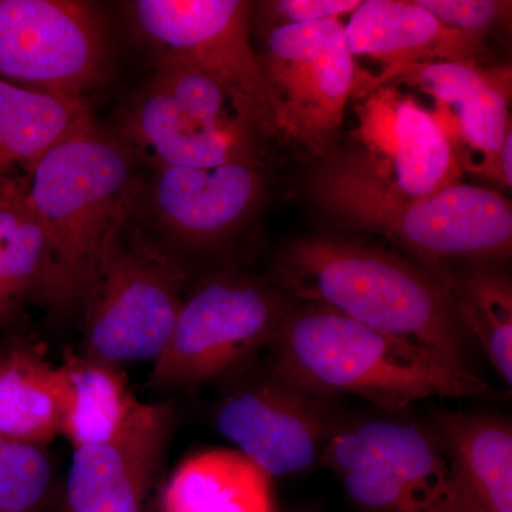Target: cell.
Returning <instances> with one entry per match:
<instances>
[{"instance_id":"obj_1","label":"cell","mask_w":512,"mask_h":512,"mask_svg":"<svg viewBox=\"0 0 512 512\" xmlns=\"http://www.w3.org/2000/svg\"><path fill=\"white\" fill-rule=\"evenodd\" d=\"M272 345V375L320 397L352 394L389 412L433 397H498L467 365L312 303L289 309Z\"/></svg>"},{"instance_id":"obj_2","label":"cell","mask_w":512,"mask_h":512,"mask_svg":"<svg viewBox=\"0 0 512 512\" xmlns=\"http://www.w3.org/2000/svg\"><path fill=\"white\" fill-rule=\"evenodd\" d=\"M137 161L119 137L94 121L40 158L26 190L47 241L43 303L79 308L101 255L136 212Z\"/></svg>"},{"instance_id":"obj_3","label":"cell","mask_w":512,"mask_h":512,"mask_svg":"<svg viewBox=\"0 0 512 512\" xmlns=\"http://www.w3.org/2000/svg\"><path fill=\"white\" fill-rule=\"evenodd\" d=\"M279 282L296 298L467 365V335L431 269L359 242L309 237L278 256Z\"/></svg>"},{"instance_id":"obj_4","label":"cell","mask_w":512,"mask_h":512,"mask_svg":"<svg viewBox=\"0 0 512 512\" xmlns=\"http://www.w3.org/2000/svg\"><path fill=\"white\" fill-rule=\"evenodd\" d=\"M308 192L333 220L394 239L431 266L511 255V202L488 188L460 183L426 198L402 197L348 151L322 158Z\"/></svg>"},{"instance_id":"obj_5","label":"cell","mask_w":512,"mask_h":512,"mask_svg":"<svg viewBox=\"0 0 512 512\" xmlns=\"http://www.w3.org/2000/svg\"><path fill=\"white\" fill-rule=\"evenodd\" d=\"M114 134L153 170L259 161L261 136L231 97L175 53L157 55L153 76L128 101Z\"/></svg>"},{"instance_id":"obj_6","label":"cell","mask_w":512,"mask_h":512,"mask_svg":"<svg viewBox=\"0 0 512 512\" xmlns=\"http://www.w3.org/2000/svg\"><path fill=\"white\" fill-rule=\"evenodd\" d=\"M184 274L128 224L101 255L80 303L84 355L121 366L156 360L170 343Z\"/></svg>"},{"instance_id":"obj_7","label":"cell","mask_w":512,"mask_h":512,"mask_svg":"<svg viewBox=\"0 0 512 512\" xmlns=\"http://www.w3.org/2000/svg\"><path fill=\"white\" fill-rule=\"evenodd\" d=\"M258 55L278 134L313 157L328 156L360 82L342 22L271 28Z\"/></svg>"},{"instance_id":"obj_8","label":"cell","mask_w":512,"mask_h":512,"mask_svg":"<svg viewBox=\"0 0 512 512\" xmlns=\"http://www.w3.org/2000/svg\"><path fill=\"white\" fill-rule=\"evenodd\" d=\"M128 18L138 39L175 53L220 84L261 137L278 134L261 60L251 42V10L241 0H136Z\"/></svg>"},{"instance_id":"obj_9","label":"cell","mask_w":512,"mask_h":512,"mask_svg":"<svg viewBox=\"0 0 512 512\" xmlns=\"http://www.w3.org/2000/svg\"><path fill=\"white\" fill-rule=\"evenodd\" d=\"M281 293L258 282L220 276L183 301L170 343L154 360L156 389L225 375L272 343L289 311Z\"/></svg>"},{"instance_id":"obj_10","label":"cell","mask_w":512,"mask_h":512,"mask_svg":"<svg viewBox=\"0 0 512 512\" xmlns=\"http://www.w3.org/2000/svg\"><path fill=\"white\" fill-rule=\"evenodd\" d=\"M113 55L106 22L93 3L0 0V80L86 97L107 82Z\"/></svg>"},{"instance_id":"obj_11","label":"cell","mask_w":512,"mask_h":512,"mask_svg":"<svg viewBox=\"0 0 512 512\" xmlns=\"http://www.w3.org/2000/svg\"><path fill=\"white\" fill-rule=\"evenodd\" d=\"M265 194L259 161L217 167L154 170L143 183L136 211L161 235L187 249L221 247L254 217Z\"/></svg>"},{"instance_id":"obj_12","label":"cell","mask_w":512,"mask_h":512,"mask_svg":"<svg viewBox=\"0 0 512 512\" xmlns=\"http://www.w3.org/2000/svg\"><path fill=\"white\" fill-rule=\"evenodd\" d=\"M356 99V153L390 190L426 198L461 183L463 171L446 134L419 101L390 84Z\"/></svg>"},{"instance_id":"obj_13","label":"cell","mask_w":512,"mask_h":512,"mask_svg":"<svg viewBox=\"0 0 512 512\" xmlns=\"http://www.w3.org/2000/svg\"><path fill=\"white\" fill-rule=\"evenodd\" d=\"M320 400L271 373L225 397L215 424L235 450L269 477L293 476L319 463L328 440V419Z\"/></svg>"},{"instance_id":"obj_14","label":"cell","mask_w":512,"mask_h":512,"mask_svg":"<svg viewBox=\"0 0 512 512\" xmlns=\"http://www.w3.org/2000/svg\"><path fill=\"white\" fill-rule=\"evenodd\" d=\"M173 423L167 406L140 402L116 436L74 448L60 512H143Z\"/></svg>"},{"instance_id":"obj_15","label":"cell","mask_w":512,"mask_h":512,"mask_svg":"<svg viewBox=\"0 0 512 512\" xmlns=\"http://www.w3.org/2000/svg\"><path fill=\"white\" fill-rule=\"evenodd\" d=\"M343 28L352 56L377 60L380 72L424 62L480 66L490 53L485 36L444 25L416 0H366Z\"/></svg>"},{"instance_id":"obj_16","label":"cell","mask_w":512,"mask_h":512,"mask_svg":"<svg viewBox=\"0 0 512 512\" xmlns=\"http://www.w3.org/2000/svg\"><path fill=\"white\" fill-rule=\"evenodd\" d=\"M448 461L453 512H512V427L483 413L441 412L431 426Z\"/></svg>"},{"instance_id":"obj_17","label":"cell","mask_w":512,"mask_h":512,"mask_svg":"<svg viewBox=\"0 0 512 512\" xmlns=\"http://www.w3.org/2000/svg\"><path fill=\"white\" fill-rule=\"evenodd\" d=\"M511 69L497 66L490 79L436 101L434 120L446 134L458 167L511 188Z\"/></svg>"},{"instance_id":"obj_18","label":"cell","mask_w":512,"mask_h":512,"mask_svg":"<svg viewBox=\"0 0 512 512\" xmlns=\"http://www.w3.org/2000/svg\"><path fill=\"white\" fill-rule=\"evenodd\" d=\"M160 511L276 512L272 478L235 448H210L175 468Z\"/></svg>"},{"instance_id":"obj_19","label":"cell","mask_w":512,"mask_h":512,"mask_svg":"<svg viewBox=\"0 0 512 512\" xmlns=\"http://www.w3.org/2000/svg\"><path fill=\"white\" fill-rule=\"evenodd\" d=\"M86 97L40 92L0 80V178L28 175L57 144L94 123Z\"/></svg>"},{"instance_id":"obj_20","label":"cell","mask_w":512,"mask_h":512,"mask_svg":"<svg viewBox=\"0 0 512 512\" xmlns=\"http://www.w3.org/2000/svg\"><path fill=\"white\" fill-rule=\"evenodd\" d=\"M63 387L59 367L37 346L0 352V440L47 447L60 434Z\"/></svg>"},{"instance_id":"obj_21","label":"cell","mask_w":512,"mask_h":512,"mask_svg":"<svg viewBox=\"0 0 512 512\" xmlns=\"http://www.w3.org/2000/svg\"><path fill=\"white\" fill-rule=\"evenodd\" d=\"M57 367L63 387L60 436L73 450L116 436L140 404L121 366L67 352Z\"/></svg>"},{"instance_id":"obj_22","label":"cell","mask_w":512,"mask_h":512,"mask_svg":"<svg viewBox=\"0 0 512 512\" xmlns=\"http://www.w3.org/2000/svg\"><path fill=\"white\" fill-rule=\"evenodd\" d=\"M26 184V175L0 178V326L45 298L49 251Z\"/></svg>"},{"instance_id":"obj_23","label":"cell","mask_w":512,"mask_h":512,"mask_svg":"<svg viewBox=\"0 0 512 512\" xmlns=\"http://www.w3.org/2000/svg\"><path fill=\"white\" fill-rule=\"evenodd\" d=\"M461 328L473 336L498 376L512 386V285L494 262H467L461 271L434 272Z\"/></svg>"},{"instance_id":"obj_24","label":"cell","mask_w":512,"mask_h":512,"mask_svg":"<svg viewBox=\"0 0 512 512\" xmlns=\"http://www.w3.org/2000/svg\"><path fill=\"white\" fill-rule=\"evenodd\" d=\"M352 429L419 498L426 512H453L450 468L433 431L387 419L360 421Z\"/></svg>"},{"instance_id":"obj_25","label":"cell","mask_w":512,"mask_h":512,"mask_svg":"<svg viewBox=\"0 0 512 512\" xmlns=\"http://www.w3.org/2000/svg\"><path fill=\"white\" fill-rule=\"evenodd\" d=\"M53 483L46 447L0 440V512H42Z\"/></svg>"},{"instance_id":"obj_26","label":"cell","mask_w":512,"mask_h":512,"mask_svg":"<svg viewBox=\"0 0 512 512\" xmlns=\"http://www.w3.org/2000/svg\"><path fill=\"white\" fill-rule=\"evenodd\" d=\"M434 18L450 28L487 37L511 19V2L500 0H416Z\"/></svg>"},{"instance_id":"obj_27","label":"cell","mask_w":512,"mask_h":512,"mask_svg":"<svg viewBox=\"0 0 512 512\" xmlns=\"http://www.w3.org/2000/svg\"><path fill=\"white\" fill-rule=\"evenodd\" d=\"M360 0H275L259 5L268 28L339 19L359 8Z\"/></svg>"},{"instance_id":"obj_28","label":"cell","mask_w":512,"mask_h":512,"mask_svg":"<svg viewBox=\"0 0 512 512\" xmlns=\"http://www.w3.org/2000/svg\"><path fill=\"white\" fill-rule=\"evenodd\" d=\"M303 512H312V511H303Z\"/></svg>"}]
</instances>
